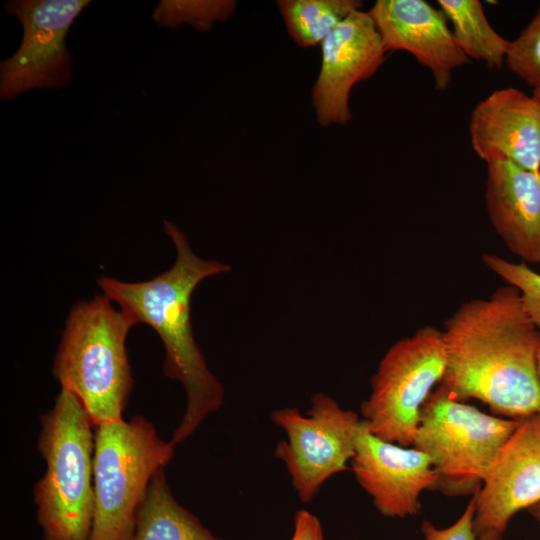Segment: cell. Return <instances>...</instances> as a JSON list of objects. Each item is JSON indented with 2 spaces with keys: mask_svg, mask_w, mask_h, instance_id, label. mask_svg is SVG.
I'll return each instance as SVG.
<instances>
[{
  "mask_svg": "<svg viewBox=\"0 0 540 540\" xmlns=\"http://www.w3.org/2000/svg\"><path fill=\"white\" fill-rule=\"evenodd\" d=\"M440 10L452 25L456 44L470 59L483 62L489 69L505 64L510 41L491 26L478 0H438Z\"/></svg>",
  "mask_w": 540,
  "mask_h": 540,
  "instance_id": "obj_17",
  "label": "cell"
},
{
  "mask_svg": "<svg viewBox=\"0 0 540 540\" xmlns=\"http://www.w3.org/2000/svg\"><path fill=\"white\" fill-rule=\"evenodd\" d=\"M290 540H324L319 519L305 509L297 511Z\"/></svg>",
  "mask_w": 540,
  "mask_h": 540,
  "instance_id": "obj_23",
  "label": "cell"
},
{
  "mask_svg": "<svg viewBox=\"0 0 540 540\" xmlns=\"http://www.w3.org/2000/svg\"><path fill=\"white\" fill-rule=\"evenodd\" d=\"M529 511L540 526V503L532 507Z\"/></svg>",
  "mask_w": 540,
  "mask_h": 540,
  "instance_id": "obj_24",
  "label": "cell"
},
{
  "mask_svg": "<svg viewBox=\"0 0 540 540\" xmlns=\"http://www.w3.org/2000/svg\"><path fill=\"white\" fill-rule=\"evenodd\" d=\"M350 470L378 512L389 518L417 515L422 493L433 490L437 482L426 453L376 436L363 419Z\"/></svg>",
  "mask_w": 540,
  "mask_h": 540,
  "instance_id": "obj_10",
  "label": "cell"
},
{
  "mask_svg": "<svg viewBox=\"0 0 540 540\" xmlns=\"http://www.w3.org/2000/svg\"><path fill=\"white\" fill-rule=\"evenodd\" d=\"M88 0H12L5 10L23 27L17 51L0 65V97L14 99L35 88L57 89L71 78L66 37Z\"/></svg>",
  "mask_w": 540,
  "mask_h": 540,
  "instance_id": "obj_9",
  "label": "cell"
},
{
  "mask_svg": "<svg viewBox=\"0 0 540 540\" xmlns=\"http://www.w3.org/2000/svg\"><path fill=\"white\" fill-rule=\"evenodd\" d=\"M234 11V1L163 0L156 6L153 20L165 28L188 23L199 31H206L215 21L226 20Z\"/></svg>",
  "mask_w": 540,
  "mask_h": 540,
  "instance_id": "obj_19",
  "label": "cell"
},
{
  "mask_svg": "<svg viewBox=\"0 0 540 540\" xmlns=\"http://www.w3.org/2000/svg\"><path fill=\"white\" fill-rule=\"evenodd\" d=\"M540 503V415L519 420L475 494L478 534L504 536L520 511Z\"/></svg>",
  "mask_w": 540,
  "mask_h": 540,
  "instance_id": "obj_12",
  "label": "cell"
},
{
  "mask_svg": "<svg viewBox=\"0 0 540 540\" xmlns=\"http://www.w3.org/2000/svg\"><path fill=\"white\" fill-rule=\"evenodd\" d=\"M446 369L442 331L426 325L384 354L361 403L362 419L376 436L412 446L422 409Z\"/></svg>",
  "mask_w": 540,
  "mask_h": 540,
  "instance_id": "obj_7",
  "label": "cell"
},
{
  "mask_svg": "<svg viewBox=\"0 0 540 540\" xmlns=\"http://www.w3.org/2000/svg\"><path fill=\"white\" fill-rule=\"evenodd\" d=\"M174 449L139 415L95 426L90 540L132 539L150 482L171 461Z\"/></svg>",
  "mask_w": 540,
  "mask_h": 540,
  "instance_id": "obj_5",
  "label": "cell"
},
{
  "mask_svg": "<svg viewBox=\"0 0 540 540\" xmlns=\"http://www.w3.org/2000/svg\"><path fill=\"white\" fill-rule=\"evenodd\" d=\"M131 540H223L174 498L165 468L152 478Z\"/></svg>",
  "mask_w": 540,
  "mask_h": 540,
  "instance_id": "obj_16",
  "label": "cell"
},
{
  "mask_svg": "<svg viewBox=\"0 0 540 540\" xmlns=\"http://www.w3.org/2000/svg\"><path fill=\"white\" fill-rule=\"evenodd\" d=\"M475 495L471 496L462 514L446 527H438L429 520L421 523L424 540H503L502 535L478 534L474 526Z\"/></svg>",
  "mask_w": 540,
  "mask_h": 540,
  "instance_id": "obj_22",
  "label": "cell"
},
{
  "mask_svg": "<svg viewBox=\"0 0 540 540\" xmlns=\"http://www.w3.org/2000/svg\"><path fill=\"white\" fill-rule=\"evenodd\" d=\"M270 418L286 434L275 456L284 463L302 502H310L332 476L350 470L362 420L356 412L319 392L311 398L306 414L283 407Z\"/></svg>",
  "mask_w": 540,
  "mask_h": 540,
  "instance_id": "obj_8",
  "label": "cell"
},
{
  "mask_svg": "<svg viewBox=\"0 0 540 540\" xmlns=\"http://www.w3.org/2000/svg\"><path fill=\"white\" fill-rule=\"evenodd\" d=\"M518 423L483 412L438 386L422 409L412 446L432 462L433 490L448 497L473 496Z\"/></svg>",
  "mask_w": 540,
  "mask_h": 540,
  "instance_id": "obj_6",
  "label": "cell"
},
{
  "mask_svg": "<svg viewBox=\"0 0 540 540\" xmlns=\"http://www.w3.org/2000/svg\"><path fill=\"white\" fill-rule=\"evenodd\" d=\"M368 13L387 52L412 54L430 70L438 91L448 88L454 69L469 62L444 13L425 0H378Z\"/></svg>",
  "mask_w": 540,
  "mask_h": 540,
  "instance_id": "obj_13",
  "label": "cell"
},
{
  "mask_svg": "<svg viewBox=\"0 0 540 540\" xmlns=\"http://www.w3.org/2000/svg\"><path fill=\"white\" fill-rule=\"evenodd\" d=\"M538 380H539V389H540V348H539V354H538ZM538 414L540 415V406Z\"/></svg>",
  "mask_w": 540,
  "mask_h": 540,
  "instance_id": "obj_26",
  "label": "cell"
},
{
  "mask_svg": "<svg viewBox=\"0 0 540 540\" xmlns=\"http://www.w3.org/2000/svg\"><path fill=\"white\" fill-rule=\"evenodd\" d=\"M470 142L488 164L508 160L540 172V103L513 87L494 90L473 109Z\"/></svg>",
  "mask_w": 540,
  "mask_h": 540,
  "instance_id": "obj_14",
  "label": "cell"
},
{
  "mask_svg": "<svg viewBox=\"0 0 540 540\" xmlns=\"http://www.w3.org/2000/svg\"><path fill=\"white\" fill-rule=\"evenodd\" d=\"M505 64L533 89L540 83V5L532 20L510 42Z\"/></svg>",
  "mask_w": 540,
  "mask_h": 540,
  "instance_id": "obj_21",
  "label": "cell"
},
{
  "mask_svg": "<svg viewBox=\"0 0 540 540\" xmlns=\"http://www.w3.org/2000/svg\"><path fill=\"white\" fill-rule=\"evenodd\" d=\"M532 96L540 103V83L533 89Z\"/></svg>",
  "mask_w": 540,
  "mask_h": 540,
  "instance_id": "obj_25",
  "label": "cell"
},
{
  "mask_svg": "<svg viewBox=\"0 0 540 540\" xmlns=\"http://www.w3.org/2000/svg\"><path fill=\"white\" fill-rule=\"evenodd\" d=\"M441 331L446 369L439 386L458 400L481 401L497 416L538 414L540 328L514 286L462 302Z\"/></svg>",
  "mask_w": 540,
  "mask_h": 540,
  "instance_id": "obj_1",
  "label": "cell"
},
{
  "mask_svg": "<svg viewBox=\"0 0 540 540\" xmlns=\"http://www.w3.org/2000/svg\"><path fill=\"white\" fill-rule=\"evenodd\" d=\"M482 261L506 284L514 286L519 291L525 310L540 328V273L524 262L513 263L491 253H485Z\"/></svg>",
  "mask_w": 540,
  "mask_h": 540,
  "instance_id": "obj_20",
  "label": "cell"
},
{
  "mask_svg": "<svg viewBox=\"0 0 540 540\" xmlns=\"http://www.w3.org/2000/svg\"><path fill=\"white\" fill-rule=\"evenodd\" d=\"M321 69L312 90L320 125H346L352 118L353 86L370 78L388 53L368 12L354 11L321 43Z\"/></svg>",
  "mask_w": 540,
  "mask_h": 540,
  "instance_id": "obj_11",
  "label": "cell"
},
{
  "mask_svg": "<svg viewBox=\"0 0 540 540\" xmlns=\"http://www.w3.org/2000/svg\"><path fill=\"white\" fill-rule=\"evenodd\" d=\"M133 326L105 296L78 302L69 311L53 374L81 401L94 427L122 419L133 388L126 350Z\"/></svg>",
  "mask_w": 540,
  "mask_h": 540,
  "instance_id": "obj_4",
  "label": "cell"
},
{
  "mask_svg": "<svg viewBox=\"0 0 540 540\" xmlns=\"http://www.w3.org/2000/svg\"><path fill=\"white\" fill-rule=\"evenodd\" d=\"M163 225L176 248V260L170 269L144 282L128 283L102 276L97 284L103 296L116 302L135 325L151 326L163 343L164 374L180 381L186 392L185 412L170 439L177 445L224 402L223 387L209 370L195 341L190 300L203 279L228 272L230 266L199 258L178 226L167 220Z\"/></svg>",
  "mask_w": 540,
  "mask_h": 540,
  "instance_id": "obj_2",
  "label": "cell"
},
{
  "mask_svg": "<svg viewBox=\"0 0 540 540\" xmlns=\"http://www.w3.org/2000/svg\"><path fill=\"white\" fill-rule=\"evenodd\" d=\"M277 4L291 38L304 48L322 43L362 7L358 0H280Z\"/></svg>",
  "mask_w": 540,
  "mask_h": 540,
  "instance_id": "obj_18",
  "label": "cell"
},
{
  "mask_svg": "<svg viewBox=\"0 0 540 540\" xmlns=\"http://www.w3.org/2000/svg\"><path fill=\"white\" fill-rule=\"evenodd\" d=\"M485 205L505 246L526 264H540V172L508 160L487 165Z\"/></svg>",
  "mask_w": 540,
  "mask_h": 540,
  "instance_id": "obj_15",
  "label": "cell"
},
{
  "mask_svg": "<svg viewBox=\"0 0 540 540\" xmlns=\"http://www.w3.org/2000/svg\"><path fill=\"white\" fill-rule=\"evenodd\" d=\"M37 449L46 463L34 502L43 540H90L94 516L93 422L70 391L61 388L40 416Z\"/></svg>",
  "mask_w": 540,
  "mask_h": 540,
  "instance_id": "obj_3",
  "label": "cell"
}]
</instances>
